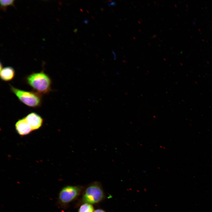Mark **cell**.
<instances>
[{"label": "cell", "mask_w": 212, "mask_h": 212, "mask_svg": "<svg viewBox=\"0 0 212 212\" xmlns=\"http://www.w3.org/2000/svg\"><path fill=\"white\" fill-rule=\"evenodd\" d=\"M10 90L21 102L31 107H40L42 103L41 94L35 92L29 91L16 88L10 85Z\"/></svg>", "instance_id": "obj_2"}, {"label": "cell", "mask_w": 212, "mask_h": 212, "mask_svg": "<svg viewBox=\"0 0 212 212\" xmlns=\"http://www.w3.org/2000/svg\"><path fill=\"white\" fill-rule=\"evenodd\" d=\"M16 130L21 136H24L29 134L32 130L25 117L19 119L15 124Z\"/></svg>", "instance_id": "obj_6"}, {"label": "cell", "mask_w": 212, "mask_h": 212, "mask_svg": "<svg viewBox=\"0 0 212 212\" xmlns=\"http://www.w3.org/2000/svg\"><path fill=\"white\" fill-rule=\"evenodd\" d=\"M101 188L96 185H92L86 190L83 197V201L88 203H95L101 201L103 197Z\"/></svg>", "instance_id": "obj_3"}, {"label": "cell", "mask_w": 212, "mask_h": 212, "mask_svg": "<svg viewBox=\"0 0 212 212\" xmlns=\"http://www.w3.org/2000/svg\"><path fill=\"white\" fill-rule=\"evenodd\" d=\"M25 118L32 130L39 129L42 125L43 118L35 112H32L29 114Z\"/></svg>", "instance_id": "obj_5"}, {"label": "cell", "mask_w": 212, "mask_h": 212, "mask_svg": "<svg viewBox=\"0 0 212 212\" xmlns=\"http://www.w3.org/2000/svg\"><path fill=\"white\" fill-rule=\"evenodd\" d=\"M116 4V2L114 1H112L110 3L107 4V5L109 6H114Z\"/></svg>", "instance_id": "obj_10"}, {"label": "cell", "mask_w": 212, "mask_h": 212, "mask_svg": "<svg viewBox=\"0 0 212 212\" xmlns=\"http://www.w3.org/2000/svg\"><path fill=\"white\" fill-rule=\"evenodd\" d=\"M86 11L88 13H89V11L88 10H86Z\"/></svg>", "instance_id": "obj_16"}, {"label": "cell", "mask_w": 212, "mask_h": 212, "mask_svg": "<svg viewBox=\"0 0 212 212\" xmlns=\"http://www.w3.org/2000/svg\"><path fill=\"white\" fill-rule=\"evenodd\" d=\"M73 31L75 33H76L77 32V29H75L74 30H73Z\"/></svg>", "instance_id": "obj_14"}, {"label": "cell", "mask_w": 212, "mask_h": 212, "mask_svg": "<svg viewBox=\"0 0 212 212\" xmlns=\"http://www.w3.org/2000/svg\"><path fill=\"white\" fill-rule=\"evenodd\" d=\"M80 189L76 186H68L64 187L59 193V198L64 203H68L79 194Z\"/></svg>", "instance_id": "obj_4"}, {"label": "cell", "mask_w": 212, "mask_h": 212, "mask_svg": "<svg viewBox=\"0 0 212 212\" xmlns=\"http://www.w3.org/2000/svg\"><path fill=\"white\" fill-rule=\"evenodd\" d=\"M94 208L92 206L88 203L82 205L80 207L79 212H93Z\"/></svg>", "instance_id": "obj_9"}, {"label": "cell", "mask_w": 212, "mask_h": 212, "mask_svg": "<svg viewBox=\"0 0 212 212\" xmlns=\"http://www.w3.org/2000/svg\"><path fill=\"white\" fill-rule=\"evenodd\" d=\"M15 74V70L11 67H5L0 70L1 78L4 81L8 82L14 78Z\"/></svg>", "instance_id": "obj_7"}, {"label": "cell", "mask_w": 212, "mask_h": 212, "mask_svg": "<svg viewBox=\"0 0 212 212\" xmlns=\"http://www.w3.org/2000/svg\"><path fill=\"white\" fill-rule=\"evenodd\" d=\"M112 52L114 55V59H115L116 58V55L115 51L114 50H112Z\"/></svg>", "instance_id": "obj_11"}, {"label": "cell", "mask_w": 212, "mask_h": 212, "mask_svg": "<svg viewBox=\"0 0 212 212\" xmlns=\"http://www.w3.org/2000/svg\"><path fill=\"white\" fill-rule=\"evenodd\" d=\"M94 212H105L104 211L101 209H97Z\"/></svg>", "instance_id": "obj_12"}, {"label": "cell", "mask_w": 212, "mask_h": 212, "mask_svg": "<svg viewBox=\"0 0 212 212\" xmlns=\"http://www.w3.org/2000/svg\"><path fill=\"white\" fill-rule=\"evenodd\" d=\"M25 80L28 85L41 94H47L51 90V79L43 71L31 73L26 77Z\"/></svg>", "instance_id": "obj_1"}, {"label": "cell", "mask_w": 212, "mask_h": 212, "mask_svg": "<svg viewBox=\"0 0 212 212\" xmlns=\"http://www.w3.org/2000/svg\"><path fill=\"white\" fill-rule=\"evenodd\" d=\"M80 10L81 11H83V9H80Z\"/></svg>", "instance_id": "obj_15"}, {"label": "cell", "mask_w": 212, "mask_h": 212, "mask_svg": "<svg viewBox=\"0 0 212 212\" xmlns=\"http://www.w3.org/2000/svg\"><path fill=\"white\" fill-rule=\"evenodd\" d=\"M88 20L87 19H85L83 21V22L86 24H87L88 23Z\"/></svg>", "instance_id": "obj_13"}, {"label": "cell", "mask_w": 212, "mask_h": 212, "mask_svg": "<svg viewBox=\"0 0 212 212\" xmlns=\"http://www.w3.org/2000/svg\"><path fill=\"white\" fill-rule=\"evenodd\" d=\"M14 0H0V9L4 11H6L8 6H11L15 7Z\"/></svg>", "instance_id": "obj_8"}]
</instances>
